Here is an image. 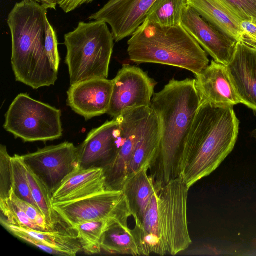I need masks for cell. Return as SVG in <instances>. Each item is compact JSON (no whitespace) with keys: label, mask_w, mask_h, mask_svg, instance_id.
<instances>
[{"label":"cell","mask_w":256,"mask_h":256,"mask_svg":"<svg viewBox=\"0 0 256 256\" xmlns=\"http://www.w3.org/2000/svg\"><path fill=\"white\" fill-rule=\"evenodd\" d=\"M200 104L195 79L172 78L154 94L151 107L158 117L161 132L158 149L150 170L156 187L179 177L180 160Z\"/></svg>","instance_id":"1"},{"label":"cell","mask_w":256,"mask_h":256,"mask_svg":"<svg viewBox=\"0 0 256 256\" xmlns=\"http://www.w3.org/2000/svg\"><path fill=\"white\" fill-rule=\"evenodd\" d=\"M44 46L47 56L51 64L58 72L60 58L58 50L57 36L48 17L46 18L45 23Z\"/></svg>","instance_id":"31"},{"label":"cell","mask_w":256,"mask_h":256,"mask_svg":"<svg viewBox=\"0 0 256 256\" xmlns=\"http://www.w3.org/2000/svg\"><path fill=\"white\" fill-rule=\"evenodd\" d=\"M246 44L256 49V40Z\"/></svg>","instance_id":"35"},{"label":"cell","mask_w":256,"mask_h":256,"mask_svg":"<svg viewBox=\"0 0 256 256\" xmlns=\"http://www.w3.org/2000/svg\"><path fill=\"white\" fill-rule=\"evenodd\" d=\"M58 216L72 228L90 221L112 219L124 226L132 216L122 190H105L68 203L53 204Z\"/></svg>","instance_id":"8"},{"label":"cell","mask_w":256,"mask_h":256,"mask_svg":"<svg viewBox=\"0 0 256 256\" xmlns=\"http://www.w3.org/2000/svg\"><path fill=\"white\" fill-rule=\"evenodd\" d=\"M64 40L70 85L108 78L114 40L106 22H80Z\"/></svg>","instance_id":"6"},{"label":"cell","mask_w":256,"mask_h":256,"mask_svg":"<svg viewBox=\"0 0 256 256\" xmlns=\"http://www.w3.org/2000/svg\"><path fill=\"white\" fill-rule=\"evenodd\" d=\"M188 0H156L146 16L150 21L163 26L180 25Z\"/></svg>","instance_id":"26"},{"label":"cell","mask_w":256,"mask_h":256,"mask_svg":"<svg viewBox=\"0 0 256 256\" xmlns=\"http://www.w3.org/2000/svg\"><path fill=\"white\" fill-rule=\"evenodd\" d=\"M152 110L151 106L130 108L117 117L120 124V142L114 158L103 168L106 190H122L134 150Z\"/></svg>","instance_id":"9"},{"label":"cell","mask_w":256,"mask_h":256,"mask_svg":"<svg viewBox=\"0 0 256 256\" xmlns=\"http://www.w3.org/2000/svg\"><path fill=\"white\" fill-rule=\"evenodd\" d=\"M106 190L104 169L78 168L52 195V204L76 201Z\"/></svg>","instance_id":"18"},{"label":"cell","mask_w":256,"mask_h":256,"mask_svg":"<svg viewBox=\"0 0 256 256\" xmlns=\"http://www.w3.org/2000/svg\"><path fill=\"white\" fill-rule=\"evenodd\" d=\"M38 2L48 8L56 10V6L58 5L56 0H29Z\"/></svg>","instance_id":"34"},{"label":"cell","mask_w":256,"mask_h":256,"mask_svg":"<svg viewBox=\"0 0 256 256\" xmlns=\"http://www.w3.org/2000/svg\"><path fill=\"white\" fill-rule=\"evenodd\" d=\"M188 5L224 34L238 42L241 21L220 0H188Z\"/></svg>","instance_id":"20"},{"label":"cell","mask_w":256,"mask_h":256,"mask_svg":"<svg viewBox=\"0 0 256 256\" xmlns=\"http://www.w3.org/2000/svg\"><path fill=\"white\" fill-rule=\"evenodd\" d=\"M160 132L158 117L152 109L143 134L134 150L128 172L127 179L142 170L150 169L158 149Z\"/></svg>","instance_id":"19"},{"label":"cell","mask_w":256,"mask_h":256,"mask_svg":"<svg viewBox=\"0 0 256 256\" xmlns=\"http://www.w3.org/2000/svg\"><path fill=\"white\" fill-rule=\"evenodd\" d=\"M112 81L94 78L70 85L67 92L68 105L76 113L88 120L108 113Z\"/></svg>","instance_id":"15"},{"label":"cell","mask_w":256,"mask_h":256,"mask_svg":"<svg viewBox=\"0 0 256 256\" xmlns=\"http://www.w3.org/2000/svg\"><path fill=\"white\" fill-rule=\"evenodd\" d=\"M189 189L180 177L162 188L155 186L140 225L133 229L140 256H174L191 244L187 219Z\"/></svg>","instance_id":"3"},{"label":"cell","mask_w":256,"mask_h":256,"mask_svg":"<svg viewBox=\"0 0 256 256\" xmlns=\"http://www.w3.org/2000/svg\"><path fill=\"white\" fill-rule=\"evenodd\" d=\"M148 171L142 170L128 178L122 188L136 227L140 225L146 208L155 190L154 181L148 175Z\"/></svg>","instance_id":"21"},{"label":"cell","mask_w":256,"mask_h":256,"mask_svg":"<svg viewBox=\"0 0 256 256\" xmlns=\"http://www.w3.org/2000/svg\"><path fill=\"white\" fill-rule=\"evenodd\" d=\"M21 157L52 195L68 176L78 168V147L68 142L38 148Z\"/></svg>","instance_id":"10"},{"label":"cell","mask_w":256,"mask_h":256,"mask_svg":"<svg viewBox=\"0 0 256 256\" xmlns=\"http://www.w3.org/2000/svg\"><path fill=\"white\" fill-rule=\"evenodd\" d=\"M0 222L9 224L42 231L10 198L0 200Z\"/></svg>","instance_id":"28"},{"label":"cell","mask_w":256,"mask_h":256,"mask_svg":"<svg viewBox=\"0 0 256 256\" xmlns=\"http://www.w3.org/2000/svg\"><path fill=\"white\" fill-rule=\"evenodd\" d=\"M226 66L240 103L256 112V49L238 42Z\"/></svg>","instance_id":"16"},{"label":"cell","mask_w":256,"mask_h":256,"mask_svg":"<svg viewBox=\"0 0 256 256\" xmlns=\"http://www.w3.org/2000/svg\"><path fill=\"white\" fill-rule=\"evenodd\" d=\"M195 76L200 104L206 102L218 106L233 107L240 103L226 66L212 60Z\"/></svg>","instance_id":"17"},{"label":"cell","mask_w":256,"mask_h":256,"mask_svg":"<svg viewBox=\"0 0 256 256\" xmlns=\"http://www.w3.org/2000/svg\"><path fill=\"white\" fill-rule=\"evenodd\" d=\"M12 164L14 193L18 198L30 203L40 210L32 197L26 167L21 156L14 154L12 156Z\"/></svg>","instance_id":"27"},{"label":"cell","mask_w":256,"mask_h":256,"mask_svg":"<svg viewBox=\"0 0 256 256\" xmlns=\"http://www.w3.org/2000/svg\"><path fill=\"white\" fill-rule=\"evenodd\" d=\"M240 21L256 22V0H220Z\"/></svg>","instance_id":"30"},{"label":"cell","mask_w":256,"mask_h":256,"mask_svg":"<svg viewBox=\"0 0 256 256\" xmlns=\"http://www.w3.org/2000/svg\"><path fill=\"white\" fill-rule=\"evenodd\" d=\"M120 142L117 118L92 129L78 147V168H104L115 156Z\"/></svg>","instance_id":"14"},{"label":"cell","mask_w":256,"mask_h":256,"mask_svg":"<svg viewBox=\"0 0 256 256\" xmlns=\"http://www.w3.org/2000/svg\"><path fill=\"white\" fill-rule=\"evenodd\" d=\"M12 226L18 230L38 240L45 245L62 252L64 256H74L82 251L77 234H72L56 230L39 231Z\"/></svg>","instance_id":"23"},{"label":"cell","mask_w":256,"mask_h":256,"mask_svg":"<svg viewBox=\"0 0 256 256\" xmlns=\"http://www.w3.org/2000/svg\"><path fill=\"white\" fill-rule=\"evenodd\" d=\"M11 156L6 147L0 146V200L9 197L13 190V174Z\"/></svg>","instance_id":"29"},{"label":"cell","mask_w":256,"mask_h":256,"mask_svg":"<svg viewBox=\"0 0 256 256\" xmlns=\"http://www.w3.org/2000/svg\"><path fill=\"white\" fill-rule=\"evenodd\" d=\"M61 110L20 94L5 116L4 128L24 142H46L62 136Z\"/></svg>","instance_id":"7"},{"label":"cell","mask_w":256,"mask_h":256,"mask_svg":"<svg viewBox=\"0 0 256 256\" xmlns=\"http://www.w3.org/2000/svg\"><path fill=\"white\" fill-rule=\"evenodd\" d=\"M101 248L108 254L140 256L133 230L117 222L110 224L104 232Z\"/></svg>","instance_id":"22"},{"label":"cell","mask_w":256,"mask_h":256,"mask_svg":"<svg viewBox=\"0 0 256 256\" xmlns=\"http://www.w3.org/2000/svg\"><path fill=\"white\" fill-rule=\"evenodd\" d=\"M112 90L107 114L113 118L130 108L151 106L157 82L140 68L122 65L112 80Z\"/></svg>","instance_id":"11"},{"label":"cell","mask_w":256,"mask_h":256,"mask_svg":"<svg viewBox=\"0 0 256 256\" xmlns=\"http://www.w3.org/2000/svg\"><path fill=\"white\" fill-rule=\"evenodd\" d=\"M239 124L233 107L200 104L178 164L179 177L190 188L216 170L231 152Z\"/></svg>","instance_id":"2"},{"label":"cell","mask_w":256,"mask_h":256,"mask_svg":"<svg viewBox=\"0 0 256 256\" xmlns=\"http://www.w3.org/2000/svg\"><path fill=\"white\" fill-rule=\"evenodd\" d=\"M58 5L66 13L72 12L81 6L92 2L94 0H56Z\"/></svg>","instance_id":"33"},{"label":"cell","mask_w":256,"mask_h":256,"mask_svg":"<svg viewBox=\"0 0 256 256\" xmlns=\"http://www.w3.org/2000/svg\"><path fill=\"white\" fill-rule=\"evenodd\" d=\"M127 51L130 60L136 64L177 67L195 76L209 64L205 50L180 24L163 26L148 18L128 41Z\"/></svg>","instance_id":"5"},{"label":"cell","mask_w":256,"mask_h":256,"mask_svg":"<svg viewBox=\"0 0 256 256\" xmlns=\"http://www.w3.org/2000/svg\"><path fill=\"white\" fill-rule=\"evenodd\" d=\"M252 136L256 140V128L251 133Z\"/></svg>","instance_id":"36"},{"label":"cell","mask_w":256,"mask_h":256,"mask_svg":"<svg viewBox=\"0 0 256 256\" xmlns=\"http://www.w3.org/2000/svg\"><path fill=\"white\" fill-rule=\"evenodd\" d=\"M26 167L32 197L48 225L55 230L59 216L53 208L52 194L40 178L27 166Z\"/></svg>","instance_id":"25"},{"label":"cell","mask_w":256,"mask_h":256,"mask_svg":"<svg viewBox=\"0 0 256 256\" xmlns=\"http://www.w3.org/2000/svg\"><path fill=\"white\" fill-rule=\"evenodd\" d=\"M156 0H108L98 11L91 14L90 20H101L108 24L116 42L135 32L146 18Z\"/></svg>","instance_id":"12"},{"label":"cell","mask_w":256,"mask_h":256,"mask_svg":"<svg viewBox=\"0 0 256 256\" xmlns=\"http://www.w3.org/2000/svg\"><path fill=\"white\" fill-rule=\"evenodd\" d=\"M48 9L36 2L22 0L15 4L7 19L16 80L34 90L53 86L58 78L45 49Z\"/></svg>","instance_id":"4"},{"label":"cell","mask_w":256,"mask_h":256,"mask_svg":"<svg viewBox=\"0 0 256 256\" xmlns=\"http://www.w3.org/2000/svg\"><path fill=\"white\" fill-rule=\"evenodd\" d=\"M8 198L26 214L31 221L40 228L42 231L54 230L50 227L45 217L38 208L30 203L16 196L13 190L10 192Z\"/></svg>","instance_id":"32"},{"label":"cell","mask_w":256,"mask_h":256,"mask_svg":"<svg viewBox=\"0 0 256 256\" xmlns=\"http://www.w3.org/2000/svg\"><path fill=\"white\" fill-rule=\"evenodd\" d=\"M113 222L118 223L112 219H106L86 222L74 226L72 229L77 234L82 251L89 254H100L102 252L101 241L103 234Z\"/></svg>","instance_id":"24"},{"label":"cell","mask_w":256,"mask_h":256,"mask_svg":"<svg viewBox=\"0 0 256 256\" xmlns=\"http://www.w3.org/2000/svg\"><path fill=\"white\" fill-rule=\"evenodd\" d=\"M180 25L214 61L228 65L238 42L212 25L188 5L183 10Z\"/></svg>","instance_id":"13"}]
</instances>
